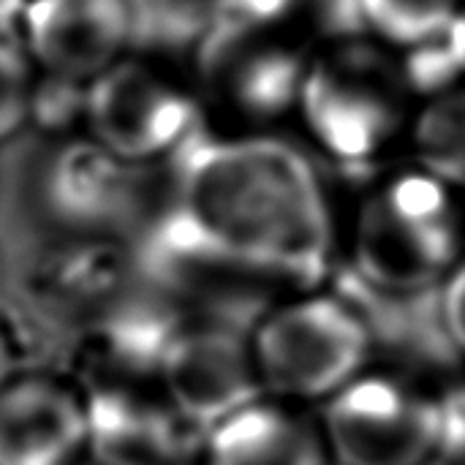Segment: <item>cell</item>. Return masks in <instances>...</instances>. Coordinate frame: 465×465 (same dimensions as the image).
Returning <instances> with one entry per match:
<instances>
[{
	"label": "cell",
	"instance_id": "ffe728a7",
	"mask_svg": "<svg viewBox=\"0 0 465 465\" xmlns=\"http://www.w3.org/2000/svg\"><path fill=\"white\" fill-rule=\"evenodd\" d=\"M439 297L450 338L465 360V259H460L444 278V283L439 286Z\"/></svg>",
	"mask_w": 465,
	"mask_h": 465
},
{
	"label": "cell",
	"instance_id": "30bf717a",
	"mask_svg": "<svg viewBox=\"0 0 465 465\" xmlns=\"http://www.w3.org/2000/svg\"><path fill=\"white\" fill-rule=\"evenodd\" d=\"M161 384L174 409L202 433L234 409L262 398L248 332L193 316H185L166 346Z\"/></svg>",
	"mask_w": 465,
	"mask_h": 465
},
{
	"label": "cell",
	"instance_id": "ba28073f",
	"mask_svg": "<svg viewBox=\"0 0 465 465\" xmlns=\"http://www.w3.org/2000/svg\"><path fill=\"white\" fill-rule=\"evenodd\" d=\"M16 44L38 74L90 84L142 41L139 0H22Z\"/></svg>",
	"mask_w": 465,
	"mask_h": 465
},
{
	"label": "cell",
	"instance_id": "9a60e30c",
	"mask_svg": "<svg viewBox=\"0 0 465 465\" xmlns=\"http://www.w3.org/2000/svg\"><path fill=\"white\" fill-rule=\"evenodd\" d=\"M460 5V0H324V16L343 33L365 30L384 44L414 49L441 38Z\"/></svg>",
	"mask_w": 465,
	"mask_h": 465
},
{
	"label": "cell",
	"instance_id": "cb8c5ba5",
	"mask_svg": "<svg viewBox=\"0 0 465 465\" xmlns=\"http://www.w3.org/2000/svg\"><path fill=\"white\" fill-rule=\"evenodd\" d=\"M22 0H0V11L3 8H11V11H16V5H19Z\"/></svg>",
	"mask_w": 465,
	"mask_h": 465
},
{
	"label": "cell",
	"instance_id": "603a6c76",
	"mask_svg": "<svg viewBox=\"0 0 465 465\" xmlns=\"http://www.w3.org/2000/svg\"><path fill=\"white\" fill-rule=\"evenodd\" d=\"M76 465H139L134 463V460H128V458H123V455H117V452H109V450H101V447H90L87 450V455L79 460Z\"/></svg>",
	"mask_w": 465,
	"mask_h": 465
},
{
	"label": "cell",
	"instance_id": "e0dca14e",
	"mask_svg": "<svg viewBox=\"0 0 465 465\" xmlns=\"http://www.w3.org/2000/svg\"><path fill=\"white\" fill-rule=\"evenodd\" d=\"M84 114L87 84L35 71L27 101V128L38 131L52 144L84 134Z\"/></svg>",
	"mask_w": 465,
	"mask_h": 465
},
{
	"label": "cell",
	"instance_id": "277c9868",
	"mask_svg": "<svg viewBox=\"0 0 465 465\" xmlns=\"http://www.w3.org/2000/svg\"><path fill=\"white\" fill-rule=\"evenodd\" d=\"M460 251L463 221L450 185L403 172L362 202L349 270L384 292H425L444 283Z\"/></svg>",
	"mask_w": 465,
	"mask_h": 465
},
{
	"label": "cell",
	"instance_id": "4fadbf2b",
	"mask_svg": "<svg viewBox=\"0 0 465 465\" xmlns=\"http://www.w3.org/2000/svg\"><path fill=\"white\" fill-rule=\"evenodd\" d=\"M332 294L357 313L373 354H384L398 368L417 376H452L463 365L444 324L439 289L384 292L346 267L338 272Z\"/></svg>",
	"mask_w": 465,
	"mask_h": 465
},
{
	"label": "cell",
	"instance_id": "9c48e42d",
	"mask_svg": "<svg viewBox=\"0 0 465 465\" xmlns=\"http://www.w3.org/2000/svg\"><path fill=\"white\" fill-rule=\"evenodd\" d=\"M142 172L120 163L87 134L52 142L35 174V207L52 234L120 237L142 210Z\"/></svg>",
	"mask_w": 465,
	"mask_h": 465
},
{
	"label": "cell",
	"instance_id": "ac0fdd59",
	"mask_svg": "<svg viewBox=\"0 0 465 465\" xmlns=\"http://www.w3.org/2000/svg\"><path fill=\"white\" fill-rule=\"evenodd\" d=\"M35 68L14 35L0 33V144L27 128V101Z\"/></svg>",
	"mask_w": 465,
	"mask_h": 465
},
{
	"label": "cell",
	"instance_id": "d6986e66",
	"mask_svg": "<svg viewBox=\"0 0 465 465\" xmlns=\"http://www.w3.org/2000/svg\"><path fill=\"white\" fill-rule=\"evenodd\" d=\"M436 463L465 465V381L436 395Z\"/></svg>",
	"mask_w": 465,
	"mask_h": 465
},
{
	"label": "cell",
	"instance_id": "44dd1931",
	"mask_svg": "<svg viewBox=\"0 0 465 465\" xmlns=\"http://www.w3.org/2000/svg\"><path fill=\"white\" fill-rule=\"evenodd\" d=\"M19 373V346L11 324L0 316V392Z\"/></svg>",
	"mask_w": 465,
	"mask_h": 465
},
{
	"label": "cell",
	"instance_id": "5bb4252c",
	"mask_svg": "<svg viewBox=\"0 0 465 465\" xmlns=\"http://www.w3.org/2000/svg\"><path fill=\"white\" fill-rule=\"evenodd\" d=\"M199 465H330V455L316 422L262 395L202 433Z\"/></svg>",
	"mask_w": 465,
	"mask_h": 465
},
{
	"label": "cell",
	"instance_id": "d4e9b609",
	"mask_svg": "<svg viewBox=\"0 0 465 465\" xmlns=\"http://www.w3.org/2000/svg\"><path fill=\"white\" fill-rule=\"evenodd\" d=\"M185 3H196V5H207V3H213V0H185Z\"/></svg>",
	"mask_w": 465,
	"mask_h": 465
},
{
	"label": "cell",
	"instance_id": "7c38bea8",
	"mask_svg": "<svg viewBox=\"0 0 465 465\" xmlns=\"http://www.w3.org/2000/svg\"><path fill=\"white\" fill-rule=\"evenodd\" d=\"M139 283L131 248L123 237L54 234L27 272L30 300L79 332L114 308Z\"/></svg>",
	"mask_w": 465,
	"mask_h": 465
},
{
	"label": "cell",
	"instance_id": "5b68a950",
	"mask_svg": "<svg viewBox=\"0 0 465 465\" xmlns=\"http://www.w3.org/2000/svg\"><path fill=\"white\" fill-rule=\"evenodd\" d=\"M248 349L262 395L294 406L332 398L373 357L362 322L335 294L272 302L251 327Z\"/></svg>",
	"mask_w": 465,
	"mask_h": 465
},
{
	"label": "cell",
	"instance_id": "7a4b0ae2",
	"mask_svg": "<svg viewBox=\"0 0 465 465\" xmlns=\"http://www.w3.org/2000/svg\"><path fill=\"white\" fill-rule=\"evenodd\" d=\"M300 0H213L188 41L204 134H259L297 109L308 60L286 35Z\"/></svg>",
	"mask_w": 465,
	"mask_h": 465
},
{
	"label": "cell",
	"instance_id": "8992f818",
	"mask_svg": "<svg viewBox=\"0 0 465 465\" xmlns=\"http://www.w3.org/2000/svg\"><path fill=\"white\" fill-rule=\"evenodd\" d=\"M297 109L322 150L343 163H368L403 120L390 68L368 46H346L308 63Z\"/></svg>",
	"mask_w": 465,
	"mask_h": 465
},
{
	"label": "cell",
	"instance_id": "3957f363",
	"mask_svg": "<svg viewBox=\"0 0 465 465\" xmlns=\"http://www.w3.org/2000/svg\"><path fill=\"white\" fill-rule=\"evenodd\" d=\"M204 131L185 54L136 44L87 84L84 134L120 163L166 166Z\"/></svg>",
	"mask_w": 465,
	"mask_h": 465
},
{
	"label": "cell",
	"instance_id": "484cf974",
	"mask_svg": "<svg viewBox=\"0 0 465 465\" xmlns=\"http://www.w3.org/2000/svg\"><path fill=\"white\" fill-rule=\"evenodd\" d=\"M430 465H439V463H430Z\"/></svg>",
	"mask_w": 465,
	"mask_h": 465
},
{
	"label": "cell",
	"instance_id": "2e32d148",
	"mask_svg": "<svg viewBox=\"0 0 465 465\" xmlns=\"http://www.w3.org/2000/svg\"><path fill=\"white\" fill-rule=\"evenodd\" d=\"M422 172L447 185H465V87H450L425 106L414 125Z\"/></svg>",
	"mask_w": 465,
	"mask_h": 465
},
{
	"label": "cell",
	"instance_id": "7402d4cb",
	"mask_svg": "<svg viewBox=\"0 0 465 465\" xmlns=\"http://www.w3.org/2000/svg\"><path fill=\"white\" fill-rule=\"evenodd\" d=\"M444 44H447V52L458 68V74H465V5L458 8L452 25L447 27L444 33Z\"/></svg>",
	"mask_w": 465,
	"mask_h": 465
},
{
	"label": "cell",
	"instance_id": "8fae6325",
	"mask_svg": "<svg viewBox=\"0 0 465 465\" xmlns=\"http://www.w3.org/2000/svg\"><path fill=\"white\" fill-rule=\"evenodd\" d=\"M90 447V409L71 376L19 371L5 384L0 465H76Z\"/></svg>",
	"mask_w": 465,
	"mask_h": 465
},
{
	"label": "cell",
	"instance_id": "6da1fadb",
	"mask_svg": "<svg viewBox=\"0 0 465 465\" xmlns=\"http://www.w3.org/2000/svg\"><path fill=\"white\" fill-rule=\"evenodd\" d=\"M128 242L142 286L185 316L251 332L272 286L316 289L332 223L308 158L267 134H199Z\"/></svg>",
	"mask_w": 465,
	"mask_h": 465
},
{
	"label": "cell",
	"instance_id": "52a82bcc",
	"mask_svg": "<svg viewBox=\"0 0 465 465\" xmlns=\"http://www.w3.org/2000/svg\"><path fill=\"white\" fill-rule=\"evenodd\" d=\"M322 436L330 463H436V395L409 381L362 373L324 401Z\"/></svg>",
	"mask_w": 465,
	"mask_h": 465
}]
</instances>
